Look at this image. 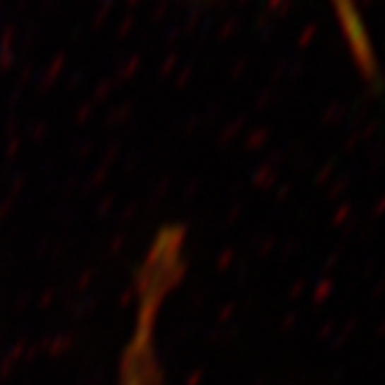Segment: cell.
<instances>
[{"instance_id":"cell-2","label":"cell","mask_w":385,"mask_h":385,"mask_svg":"<svg viewBox=\"0 0 385 385\" xmlns=\"http://www.w3.org/2000/svg\"><path fill=\"white\" fill-rule=\"evenodd\" d=\"M334 12L339 16V23H341V30L348 35V42H353L357 56L367 54V35H365V28L360 23V16L355 12V5L353 0H330Z\"/></svg>"},{"instance_id":"cell-1","label":"cell","mask_w":385,"mask_h":385,"mask_svg":"<svg viewBox=\"0 0 385 385\" xmlns=\"http://www.w3.org/2000/svg\"><path fill=\"white\" fill-rule=\"evenodd\" d=\"M117 385H162L158 346L146 339H128L119 355Z\"/></svg>"}]
</instances>
